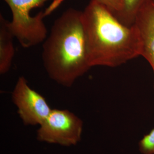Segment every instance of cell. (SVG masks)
Here are the masks:
<instances>
[{"label":"cell","mask_w":154,"mask_h":154,"mask_svg":"<svg viewBox=\"0 0 154 154\" xmlns=\"http://www.w3.org/2000/svg\"><path fill=\"white\" fill-rule=\"evenodd\" d=\"M82 13L91 67H116L140 56V38L134 25L123 24L99 0H90Z\"/></svg>","instance_id":"obj_1"},{"label":"cell","mask_w":154,"mask_h":154,"mask_svg":"<svg viewBox=\"0 0 154 154\" xmlns=\"http://www.w3.org/2000/svg\"><path fill=\"white\" fill-rule=\"evenodd\" d=\"M42 60L50 78L69 88L91 68L88 58L82 11L70 8L55 20L43 42Z\"/></svg>","instance_id":"obj_2"},{"label":"cell","mask_w":154,"mask_h":154,"mask_svg":"<svg viewBox=\"0 0 154 154\" xmlns=\"http://www.w3.org/2000/svg\"><path fill=\"white\" fill-rule=\"evenodd\" d=\"M12 18L9 26L15 38L24 48L43 43L48 37L44 22L64 0H4Z\"/></svg>","instance_id":"obj_3"},{"label":"cell","mask_w":154,"mask_h":154,"mask_svg":"<svg viewBox=\"0 0 154 154\" xmlns=\"http://www.w3.org/2000/svg\"><path fill=\"white\" fill-rule=\"evenodd\" d=\"M39 128V140L70 146L81 140L82 121L67 110H52Z\"/></svg>","instance_id":"obj_4"},{"label":"cell","mask_w":154,"mask_h":154,"mask_svg":"<svg viewBox=\"0 0 154 154\" xmlns=\"http://www.w3.org/2000/svg\"><path fill=\"white\" fill-rule=\"evenodd\" d=\"M11 99L26 125H42L52 111L44 97L30 88L23 76L18 78Z\"/></svg>","instance_id":"obj_5"},{"label":"cell","mask_w":154,"mask_h":154,"mask_svg":"<svg viewBox=\"0 0 154 154\" xmlns=\"http://www.w3.org/2000/svg\"><path fill=\"white\" fill-rule=\"evenodd\" d=\"M141 42L140 56L149 62L154 74V1L149 0L138 13L134 24Z\"/></svg>","instance_id":"obj_6"},{"label":"cell","mask_w":154,"mask_h":154,"mask_svg":"<svg viewBox=\"0 0 154 154\" xmlns=\"http://www.w3.org/2000/svg\"><path fill=\"white\" fill-rule=\"evenodd\" d=\"M15 38L9 21L0 16V74H5L11 68L15 54L13 40Z\"/></svg>","instance_id":"obj_7"},{"label":"cell","mask_w":154,"mask_h":154,"mask_svg":"<svg viewBox=\"0 0 154 154\" xmlns=\"http://www.w3.org/2000/svg\"><path fill=\"white\" fill-rule=\"evenodd\" d=\"M149 0H122V8L116 15L123 24L131 26L134 25L138 13Z\"/></svg>","instance_id":"obj_8"},{"label":"cell","mask_w":154,"mask_h":154,"mask_svg":"<svg viewBox=\"0 0 154 154\" xmlns=\"http://www.w3.org/2000/svg\"><path fill=\"white\" fill-rule=\"evenodd\" d=\"M138 146L141 154H154V128L141 139Z\"/></svg>","instance_id":"obj_9"},{"label":"cell","mask_w":154,"mask_h":154,"mask_svg":"<svg viewBox=\"0 0 154 154\" xmlns=\"http://www.w3.org/2000/svg\"><path fill=\"white\" fill-rule=\"evenodd\" d=\"M104 4L116 16L121 11L122 8V0H99Z\"/></svg>","instance_id":"obj_10"},{"label":"cell","mask_w":154,"mask_h":154,"mask_svg":"<svg viewBox=\"0 0 154 154\" xmlns=\"http://www.w3.org/2000/svg\"></svg>","instance_id":"obj_11"}]
</instances>
